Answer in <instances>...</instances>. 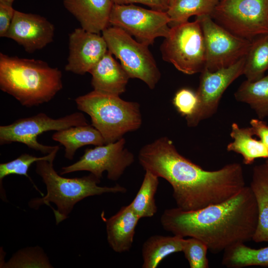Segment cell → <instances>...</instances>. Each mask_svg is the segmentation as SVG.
Segmentation results:
<instances>
[{
    "label": "cell",
    "mask_w": 268,
    "mask_h": 268,
    "mask_svg": "<svg viewBox=\"0 0 268 268\" xmlns=\"http://www.w3.org/2000/svg\"><path fill=\"white\" fill-rule=\"evenodd\" d=\"M138 160L145 170L171 185L177 207L185 211L224 201L246 186L240 164H228L214 171L203 169L180 154L165 136L142 147Z\"/></svg>",
    "instance_id": "cell-1"
},
{
    "label": "cell",
    "mask_w": 268,
    "mask_h": 268,
    "mask_svg": "<svg viewBox=\"0 0 268 268\" xmlns=\"http://www.w3.org/2000/svg\"><path fill=\"white\" fill-rule=\"evenodd\" d=\"M160 222L165 231L200 239L216 254L252 240L258 222L257 205L251 188L246 186L231 198L199 210L166 209Z\"/></svg>",
    "instance_id": "cell-2"
},
{
    "label": "cell",
    "mask_w": 268,
    "mask_h": 268,
    "mask_svg": "<svg viewBox=\"0 0 268 268\" xmlns=\"http://www.w3.org/2000/svg\"><path fill=\"white\" fill-rule=\"evenodd\" d=\"M63 87L62 72L47 62L0 53V89L23 106L51 101Z\"/></svg>",
    "instance_id": "cell-3"
},
{
    "label": "cell",
    "mask_w": 268,
    "mask_h": 268,
    "mask_svg": "<svg viewBox=\"0 0 268 268\" xmlns=\"http://www.w3.org/2000/svg\"><path fill=\"white\" fill-rule=\"evenodd\" d=\"M53 162L45 160L36 162V172L45 184L47 193L41 198L31 199L28 205L37 210L43 205L51 207L50 202L54 203L57 209L52 210L57 225L67 219L75 204L86 198L105 193H125L127 191L119 184L99 186L100 180L91 173L79 178L64 177L56 171Z\"/></svg>",
    "instance_id": "cell-4"
},
{
    "label": "cell",
    "mask_w": 268,
    "mask_h": 268,
    "mask_svg": "<svg viewBox=\"0 0 268 268\" xmlns=\"http://www.w3.org/2000/svg\"><path fill=\"white\" fill-rule=\"evenodd\" d=\"M77 108L91 118L92 126L103 136L105 144L114 142L142 124L140 106L116 95L93 90L75 99Z\"/></svg>",
    "instance_id": "cell-5"
},
{
    "label": "cell",
    "mask_w": 268,
    "mask_h": 268,
    "mask_svg": "<svg viewBox=\"0 0 268 268\" xmlns=\"http://www.w3.org/2000/svg\"><path fill=\"white\" fill-rule=\"evenodd\" d=\"M163 59L187 74L201 72L205 64L204 39L199 20L171 26L161 46Z\"/></svg>",
    "instance_id": "cell-6"
},
{
    "label": "cell",
    "mask_w": 268,
    "mask_h": 268,
    "mask_svg": "<svg viewBox=\"0 0 268 268\" xmlns=\"http://www.w3.org/2000/svg\"><path fill=\"white\" fill-rule=\"evenodd\" d=\"M108 50L118 59L130 78L143 81L151 89L155 87L161 73L148 49L124 30L108 26L102 32Z\"/></svg>",
    "instance_id": "cell-7"
},
{
    "label": "cell",
    "mask_w": 268,
    "mask_h": 268,
    "mask_svg": "<svg viewBox=\"0 0 268 268\" xmlns=\"http://www.w3.org/2000/svg\"><path fill=\"white\" fill-rule=\"evenodd\" d=\"M87 124V120L80 112H75L58 119L40 113L31 117L17 119L8 125L0 126V144L20 142L31 149L48 154L59 146L46 145L39 143L37 140L39 135L48 131H59Z\"/></svg>",
    "instance_id": "cell-8"
},
{
    "label": "cell",
    "mask_w": 268,
    "mask_h": 268,
    "mask_svg": "<svg viewBox=\"0 0 268 268\" xmlns=\"http://www.w3.org/2000/svg\"><path fill=\"white\" fill-rule=\"evenodd\" d=\"M239 37L251 40L268 34V0H221L211 15Z\"/></svg>",
    "instance_id": "cell-9"
},
{
    "label": "cell",
    "mask_w": 268,
    "mask_h": 268,
    "mask_svg": "<svg viewBox=\"0 0 268 268\" xmlns=\"http://www.w3.org/2000/svg\"><path fill=\"white\" fill-rule=\"evenodd\" d=\"M170 23L166 11L133 4H114L109 18V24L122 29L148 46L157 38H165L170 30Z\"/></svg>",
    "instance_id": "cell-10"
},
{
    "label": "cell",
    "mask_w": 268,
    "mask_h": 268,
    "mask_svg": "<svg viewBox=\"0 0 268 268\" xmlns=\"http://www.w3.org/2000/svg\"><path fill=\"white\" fill-rule=\"evenodd\" d=\"M205 46L204 68L210 71L229 67L246 57L251 40L239 37L214 21L211 15L197 16Z\"/></svg>",
    "instance_id": "cell-11"
},
{
    "label": "cell",
    "mask_w": 268,
    "mask_h": 268,
    "mask_svg": "<svg viewBox=\"0 0 268 268\" xmlns=\"http://www.w3.org/2000/svg\"><path fill=\"white\" fill-rule=\"evenodd\" d=\"M125 144L126 140L122 137L114 142L86 148L78 161L63 167L60 174L86 171L100 180L103 173L107 171L109 180L117 181L134 161V155Z\"/></svg>",
    "instance_id": "cell-12"
},
{
    "label": "cell",
    "mask_w": 268,
    "mask_h": 268,
    "mask_svg": "<svg viewBox=\"0 0 268 268\" xmlns=\"http://www.w3.org/2000/svg\"><path fill=\"white\" fill-rule=\"evenodd\" d=\"M246 57L232 66L214 71L204 68L201 72L200 82L197 92V109L191 116L186 118L190 127H196L217 111L220 100L228 87L243 74Z\"/></svg>",
    "instance_id": "cell-13"
},
{
    "label": "cell",
    "mask_w": 268,
    "mask_h": 268,
    "mask_svg": "<svg viewBox=\"0 0 268 268\" xmlns=\"http://www.w3.org/2000/svg\"><path fill=\"white\" fill-rule=\"evenodd\" d=\"M68 50L65 69L79 75L89 72L108 50L102 35L82 28L69 34Z\"/></svg>",
    "instance_id": "cell-14"
},
{
    "label": "cell",
    "mask_w": 268,
    "mask_h": 268,
    "mask_svg": "<svg viewBox=\"0 0 268 268\" xmlns=\"http://www.w3.org/2000/svg\"><path fill=\"white\" fill-rule=\"evenodd\" d=\"M55 26L39 14L15 10L5 38L11 39L29 53L42 49L53 42Z\"/></svg>",
    "instance_id": "cell-15"
},
{
    "label": "cell",
    "mask_w": 268,
    "mask_h": 268,
    "mask_svg": "<svg viewBox=\"0 0 268 268\" xmlns=\"http://www.w3.org/2000/svg\"><path fill=\"white\" fill-rule=\"evenodd\" d=\"M63 4L87 31L100 34L110 25L112 0H63Z\"/></svg>",
    "instance_id": "cell-16"
},
{
    "label": "cell",
    "mask_w": 268,
    "mask_h": 268,
    "mask_svg": "<svg viewBox=\"0 0 268 268\" xmlns=\"http://www.w3.org/2000/svg\"><path fill=\"white\" fill-rule=\"evenodd\" d=\"M89 72L92 75L91 83L94 90L116 95L125 91L130 78L109 50Z\"/></svg>",
    "instance_id": "cell-17"
},
{
    "label": "cell",
    "mask_w": 268,
    "mask_h": 268,
    "mask_svg": "<svg viewBox=\"0 0 268 268\" xmlns=\"http://www.w3.org/2000/svg\"><path fill=\"white\" fill-rule=\"evenodd\" d=\"M140 219L129 204L105 219L107 241L114 252L121 253L130 251Z\"/></svg>",
    "instance_id": "cell-18"
},
{
    "label": "cell",
    "mask_w": 268,
    "mask_h": 268,
    "mask_svg": "<svg viewBox=\"0 0 268 268\" xmlns=\"http://www.w3.org/2000/svg\"><path fill=\"white\" fill-rule=\"evenodd\" d=\"M258 208V222L252 240L268 242V168L265 163L255 166L250 185Z\"/></svg>",
    "instance_id": "cell-19"
},
{
    "label": "cell",
    "mask_w": 268,
    "mask_h": 268,
    "mask_svg": "<svg viewBox=\"0 0 268 268\" xmlns=\"http://www.w3.org/2000/svg\"><path fill=\"white\" fill-rule=\"evenodd\" d=\"M52 138L65 147V157L72 160L76 150L86 145L105 144L100 133L88 124L70 127L55 133Z\"/></svg>",
    "instance_id": "cell-20"
},
{
    "label": "cell",
    "mask_w": 268,
    "mask_h": 268,
    "mask_svg": "<svg viewBox=\"0 0 268 268\" xmlns=\"http://www.w3.org/2000/svg\"><path fill=\"white\" fill-rule=\"evenodd\" d=\"M230 135L233 141L227 145V150L240 154L244 164H251L257 158L268 159V147L253 137L254 134L251 127L241 128L233 123Z\"/></svg>",
    "instance_id": "cell-21"
},
{
    "label": "cell",
    "mask_w": 268,
    "mask_h": 268,
    "mask_svg": "<svg viewBox=\"0 0 268 268\" xmlns=\"http://www.w3.org/2000/svg\"><path fill=\"white\" fill-rule=\"evenodd\" d=\"M184 239L185 238L175 235L150 236L142 246V268H155L169 255L182 252Z\"/></svg>",
    "instance_id": "cell-22"
},
{
    "label": "cell",
    "mask_w": 268,
    "mask_h": 268,
    "mask_svg": "<svg viewBox=\"0 0 268 268\" xmlns=\"http://www.w3.org/2000/svg\"><path fill=\"white\" fill-rule=\"evenodd\" d=\"M221 264L228 268L249 266L268 268V246L253 249L244 243L235 244L224 251Z\"/></svg>",
    "instance_id": "cell-23"
},
{
    "label": "cell",
    "mask_w": 268,
    "mask_h": 268,
    "mask_svg": "<svg viewBox=\"0 0 268 268\" xmlns=\"http://www.w3.org/2000/svg\"><path fill=\"white\" fill-rule=\"evenodd\" d=\"M239 102L248 104L259 119L268 116V74L255 81H244L234 94Z\"/></svg>",
    "instance_id": "cell-24"
},
{
    "label": "cell",
    "mask_w": 268,
    "mask_h": 268,
    "mask_svg": "<svg viewBox=\"0 0 268 268\" xmlns=\"http://www.w3.org/2000/svg\"><path fill=\"white\" fill-rule=\"evenodd\" d=\"M219 0H174L166 11L172 26L188 21L193 15H211Z\"/></svg>",
    "instance_id": "cell-25"
},
{
    "label": "cell",
    "mask_w": 268,
    "mask_h": 268,
    "mask_svg": "<svg viewBox=\"0 0 268 268\" xmlns=\"http://www.w3.org/2000/svg\"><path fill=\"white\" fill-rule=\"evenodd\" d=\"M145 171L141 185L129 204L140 218L152 217L157 211L155 195L159 185V177L150 171Z\"/></svg>",
    "instance_id": "cell-26"
},
{
    "label": "cell",
    "mask_w": 268,
    "mask_h": 268,
    "mask_svg": "<svg viewBox=\"0 0 268 268\" xmlns=\"http://www.w3.org/2000/svg\"><path fill=\"white\" fill-rule=\"evenodd\" d=\"M268 70V34L252 42L246 56L244 73L247 80L256 81Z\"/></svg>",
    "instance_id": "cell-27"
},
{
    "label": "cell",
    "mask_w": 268,
    "mask_h": 268,
    "mask_svg": "<svg viewBox=\"0 0 268 268\" xmlns=\"http://www.w3.org/2000/svg\"><path fill=\"white\" fill-rule=\"evenodd\" d=\"M59 148L60 147L57 148L52 152L41 157H36L28 153H23L15 159L7 162L0 163V192L1 200L4 201H7L5 191L2 185V181L5 177L10 175H18L24 176L27 177L33 185L36 190L43 196V194L40 191L33 183L30 177L28 175V171L29 168L33 163L40 160H45L49 161H54Z\"/></svg>",
    "instance_id": "cell-28"
},
{
    "label": "cell",
    "mask_w": 268,
    "mask_h": 268,
    "mask_svg": "<svg viewBox=\"0 0 268 268\" xmlns=\"http://www.w3.org/2000/svg\"><path fill=\"white\" fill-rule=\"evenodd\" d=\"M4 268H53L43 250L39 246L27 247L17 251L0 267Z\"/></svg>",
    "instance_id": "cell-29"
},
{
    "label": "cell",
    "mask_w": 268,
    "mask_h": 268,
    "mask_svg": "<svg viewBox=\"0 0 268 268\" xmlns=\"http://www.w3.org/2000/svg\"><path fill=\"white\" fill-rule=\"evenodd\" d=\"M206 245L196 238L185 239L182 251L191 268H208Z\"/></svg>",
    "instance_id": "cell-30"
},
{
    "label": "cell",
    "mask_w": 268,
    "mask_h": 268,
    "mask_svg": "<svg viewBox=\"0 0 268 268\" xmlns=\"http://www.w3.org/2000/svg\"><path fill=\"white\" fill-rule=\"evenodd\" d=\"M172 102L177 111L185 118H187L196 112L199 101L197 92L190 89L184 88L176 93Z\"/></svg>",
    "instance_id": "cell-31"
},
{
    "label": "cell",
    "mask_w": 268,
    "mask_h": 268,
    "mask_svg": "<svg viewBox=\"0 0 268 268\" xmlns=\"http://www.w3.org/2000/svg\"><path fill=\"white\" fill-rule=\"evenodd\" d=\"M15 10L12 5L0 2V37H5L10 26Z\"/></svg>",
    "instance_id": "cell-32"
},
{
    "label": "cell",
    "mask_w": 268,
    "mask_h": 268,
    "mask_svg": "<svg viewBox=\"0 0 268 268\" xmlns=\"http://www.w3.org/2000/svg\"><path fill=\"white\" fill-rule=\"evenodd\" d=\"M254 134L268 147V125L262 120L253 119L250 122Z\"/></svg>",
    "instance_id": "cell-33"
},
{
    "label": "cell",
    "mask_w": 268,
    "mask_h": 268,
    "mask_svg": "<svg viewBox=\"0 0 268 268\" xmlns=\"http://www.w3.org/2000/svg\"><path fill=\"white\" fill-rule=\"evenodd\" d=\"M114 4H129L138 3L147 5L152 9L166 11L168 6L164 0H112Z\"/></svg>",
    "instance_id": "cell-34"
},
{
    "label": "cell",
    "mask_w": 268,
    "mask_h": 268,
    "mask_svg": "<svg viewBox=\"0 0 268 268\" xmlns=\"http://www.w3.org/2000/svg\"><path fill=\"white\" fill-rule=\"evenodd\" d=\"M14 1V0H0V2L12 5Z\"/></svg>",
    "instance_id": "cell-35"
},
{
    "label": "cell",
    "mask_w": 268,
    "mask_h": 268,
    "mask_svg": "<svg viewBox=\"0 0 268 268\" xmlns=\"http://www.w3.org/2000/svg\"><path fill=\"white\" fill-rule=\"evenodd\" d=\"M174 0H164V2L167 5L168 7L169 5L174 1Z\"/></svg>",
    "instance_id": "cell-36"
},
{
    "label": "cell",
    "mask_w": 268,
    "mask_h": 268,
    "mask_svg": "<svg viewBox=\"0 0 268 268\" xmlns=\"http://www.w3.org/2000/svg\"><path fill=\"white\" fill-rule=\"evenodd\" d=\"M266 164V165H267L268 168V159H267L266 162L265 163Z\"/></svg>",
    "instance_id": "cell-37"
}]
</instances>
